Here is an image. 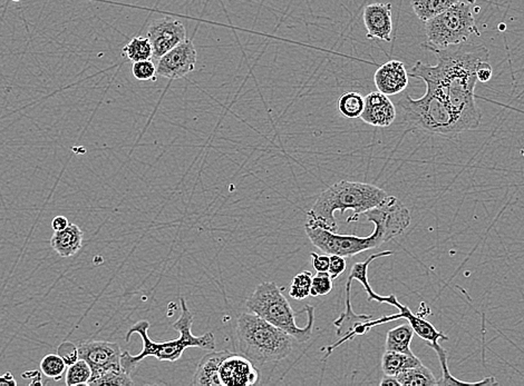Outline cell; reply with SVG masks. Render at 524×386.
I'll list each match as a JSON object with an SVG mask.
<instances>
[{
	"label": "cell",
	"mask_w": 524,
	"mask_h": 386,
	"mask_svg": "<svg viewBox=\"0 0 524 386\" xmlns=\"http://www.w3.org/2000/svg\"><path fill=\"white\" fill-rule=\"evenodd\" d=\"M132 74L134 78L141 82H149L153 80L155 82L157 77V65L149 60H142V62L133 63L132 65Z\"/></svg>",
	"instance_id": "cell-32"
},
{
	"label": "cell",
	"mask_w": 524,
	"mask_h": 386,
	"mask_svg": "<svg viewBox=\"0 0 524 386\" xmlns=\"http://www.w3.org/2000/svg\"><path fill=\"white\" fill-rule=\"evenodd\" d=\"M228 350H212L201 358L193 374L192 385L222 386L219 371L224 358L230 355Z\"/></svg>",
	"instance_id": "cell-17"
},
{
	"label": "cell",
	"mask_w": 524,
	"mask_h": 386,
	"mask_svg": "<svg viewBox=\"0 0 524 386\" xmlns=\"http://www.w3.org/2000/svg\"><path fill=\"white\" fill-rule=\"evenodd\" d=\"M311 282H313V274L310 272H301L297 274L293 279L290 289H289V295L291 299H307L310 295Z\"/></svg>",
	"instance_id": "cell-29"
},
{
	"label": "cell",
	"mask_w": 524,
	"mask_h": 386,
	"mask_svg": "<svg viewBox=\"0 0 524 386\" xmlns=\"http://www.w3.org/2000/svg\"><path fill=\"white\" fill-rule=\"evenodd\" d=\"M78 350L80 358L88 362L92 370V377L88 385L98 380L102 374L123 368L121 363V348L116 343L88 341L80 343Z\"/></svg>",
	"instance_id": "cell-10"
},
{
	"label": "cell",
	"mask_w": 524,
	"mask_h": 386,
	"mask_svg": "<svg viewBox=\"0 0 524 386\" xmlns=\"http://www.w3.org/2000/svg\"><path fill=\"white\" fill-rule=\"evenodd\" d=\"M352 279L347 277L346 282V297H345V310L340 316L334 322L335 328H337L336 334L338 336H347L352 330L355 324L358 322H365L372 320V315L356 314L352 310V302H350V291H352Z\"/></svg>",
	"instance_id": "cell-19"
},
{
	"label": "cell",
	"mask_w": 524,
	"mask_h": 386,
	"mask_svg": "<svg viewBox=\"0 0 524 386\" xmlns=\"http://www.w3.org/2000/svg\"><path fill=\"white\" fill-rule=\"evenodd\" d=\"M147 37L153 47V58L157 60L185 41L187 31L182 21L173 17H163L152 21Z\"/></svg>",
	"instance_id": "cell-12"
},
{
	"label": "cell",
	"mask_w": 524,
	"mask_h": 386,
	"mask_svg": "<svg viewBox=\"0 0 524 386\" xmlns=\"http://www.w3.org/2000/svg\"><path fill=\"white\" fill-rule=\"evenodd\" d=\"M362 19L367 31L368 39L377 38L379 41H392L393 21H392L391 4H370L366 6L362 13Z\"/></svg>",
	"instance_id": "cell-15"
},
{
	"label": "cell",
	"mask_w": 524,
	"mask_h": 386,
	"mask_svg": "<svg viewBox=\"0 0 524 386\" xmlns=\"http://www.w3.org/2000/svg\"><path fill=\"white\" fill-rule=\"evenodd\" d=\"M281 291L273 282H262L246 301L248 311L285 331L297 342H308L314 333L316 309L306 305L295 313Z\"/></svg>",
	"instance_id": "cell-5"
},
{
	"label": "cell",
	"mask_w": 524,
	"mask_h": 386,
	"mask_svg": "<svg viewBox=\"0 0 524 386\" xmlns=\"http://www.w3.org/2000/svg\"><path fill=\"white\" fill-rule=\"evenodd\" d=\"M337 106L340 115L348 119H356L360 118L364 110L365 97H362L357 92H345L338 100Z\"/></svg>",
	"instance_id": "cell-26"
},
{
	"label": "cell",
	"mask_w": 524,
	"mask_h": 386,
	"mask_svg": "<svg viewBox=\"0 0 524 386\" xmlns=\"http://www.w3.org/2000/svg\"><path fill=\"white\" fill-rule=\"evenodd\" d=\"M236 342L241 355L261 366L283 361L293 352V338L253 313H242L236 322Z\"/></svg>",
	"instance_id": "cell-6"
},
{
	"label": "cell",
	"mask_w": 524,
	"mask_h": 386,
	"mask_svg": "<svg viewBox=\"0 0 524 386\" xmlns=\"http://www.w3.org/2000/svg\"><path fill=\"white\" fill-rule=\"evenodd\" d=\"M415 331L411 324L399 325L388 331L386 336L385 350H394L404 354H414L411 348Z\"/></svg>",
	"instance_id": "cell-21"
},
{
	"label": "cell",
	"mask_w": 524,
	"mask_h": 386,
	"mask_svg": "<svg viewBox=\"0 0 524 386\" xmlns=\"http://www.w3.org/2000/svg\"><path fill=\"white\" fill-rule=\"evenodd\" d=\"M421 361L415 354H404L385 350L382 358V371L385 375L396 376L409 368L421 365Z\"/></svg>",
	"instance_id": "cell-20"
},
{
	"label": "cell",
	"mask_w": 524,
	"mask_h": 386,
	"mask_svg": "<svg viewBox=\"0 0 524 386\" xmlns=\"http://www.w3.org/2000/svg\"><path fill=\"white\" fill-rule=\"evenodd\" d=\"M401 386H437L434 374L429 368L421 364L396 375Z\"/></svg>",
	"instance_id": "cell-24"
},
{
	"label": "cell",
	"mask_w": 524,
	"mask_h": 386,
	"mask_svg": "<svg viewBox=\"0 0 524 386\" xmlns=\"http://www.w3.org/2000/svg\"><path fill=\"white\" fill-rule=\"evenodd\" d=\"M197 57L193 41L187 38L157 59V75L167 80L182 78L196 68Z\"/></svg>",
	"instance_id": "cell-11"
},
{
	"label": "cell",
	"mask_w": 524,
	"mask_h": 386,
	"mask_svg": "<svg viewBox=\"0 0 524 386\" xmlns=\"http://www.w3.org/2000/svg\"><path fill=\"white\" fill-rule=\"evenodd\" d=\"M425 48L436 55L437 64L432 66L417 62L412 67L409 75L423 80L426 88L444 100L464 132L476 131L482 119L474 97L478 82L476 67L481 62L488 60V49L468 41L444 48Z\"/></svg>",
	"instance_id": "cell-1"
},
{
	"label": "cell",
	"mask_w": 524,
	"mask_h": 386,
	"mask_svg": "<svg viewBox=\"0 0 524 386\" xmlns=\"http://www.w3.org/2000/svg\"><path fill=\"white\" fill-rule=\"evenodd\" d=\"M92 386L103 385H134V381L131 379V374L124 370V368L112 370L102 374L95 381L90 384Z\"/></svg>",
	"instance_id": "cell-30"
},
{
	"label": "cell",
	"mask_w": 524,
	"mask_h": 386,
	"mask_svg": "<svg viewBox=\"0 0 524 386\" xmlns=\"http://www.w3.org/2000/svg\"><path fill=\"white\" fill-rule=\"evenodd\" d=\"M219 375L222 386H250L257 384L260 379L257 366L241 354L226 356Z\"/></svg>",
	"instance_id": "cell-13"
},
{
	"label": "cell",
	"mask_w": 524,
	"mask_h": 386,
	"mask_svg": "<svg viewBox=\"0 0 524 386\" xmlns=\"http://www.w3.org/2000/svg\"><path fill=\"white\" fill-rule=\"evenodd\" d=\"M68 225H70V222H68V220H67V218H65V216H56V218H54V220H52V228L54 230V232L63 230Z\"/></svg>",
	"instance_id": "cell-37"
},
{
	"label": "cell",
	"mask_w": 524,
	"mask_h": 386,
	"mask_svg": "<svg viewBox=\"0 0 524 386\" xmlns=\"http://www.w3.org/2000/svg\"><path fill=\"white\" fill-rule=\"evenodd\" d=\"M429 346L433 348L436 353L437 358H439V364L442 368V379L441 381H437V386L443 385H490V384H496L494 377H486L482 381L476 382H466L461 381V380L456 379L454 376L451 374L450 370H449V363H447V353L446 350L439 345V342L427 343Z\"/></svg>",
	"instance_id": "cell-22"
},
{
	"label": "cell",
	"mask_w": 524,
	"mask_h": 386,
	"mask_svg": "<svg viewBox=\"0 0 524 386\" xmlns=\"http://www.w3.org/2000/svg\"><path fill=\"white\" fill-rule=\"evenodd\" d=\"M374 259H374V256L370 255V257H367V259H365V261L355 264V265L352 266V271H350L348 277L360 282V284L364 287V289H365L366 293H367L368 302L376 301V302L378 303H386V304L393 305L396 309H399V314L380 317L378 320H373V318H372V320L365 321V322L356 323L354 328H352V330L348 333L347 336H342L338 342L335 343L332 345H329L327 346V348H323V350H326L327 352L323 361H326V358L332 353V350H334L335 348H338V346L342 345V343L352 340L355 336H364V334H366L368 331L372 330V328H375V326L385 324V323L387 322H392V321L407 320V322L411 324L412 328H414V331H415L417 336H419L421 340L426 341L427 343L439 342V340H449V336H445L444 333L437 331L436 328H435L434 326L429 322V321L423 318L421 315L414 314L409 306H405V305L402 304L395 295L380 296V295L376 294L375 291L372 289V286H370V279H368V267H370L372 262H374Z\"/></svg>",
	"instance_id": "cell-7"
},
{
	"label": "cell",
	"mask_w": 524,
	"mask_h": 386,
	"mask_svg": "<svg viewBox=\"0 0 524 386\" xmlns=\"http://www.w3.org/2000/svg\"><path fill=\"white\" fill-rule=\"evenodd\" d=\"M311 259H313V266L317 272H328L329 259L328 255H318L316 253H310Z\"/></svg>",
	"instance_id": "cell-36"
},
{
	"label": "cell",
	"mask_w": 524,
	"mask_h": 386,
	"mask_svg": "<svg viewBox=\"0 0 524 386\" xmlns=\"http://www.w3.org/2000/svg\"><path fill=\"white\" fill-rule=\"evenodd\" d=\"M23 379L35 380V381H33V384H38V385H41V384H39L38 382H36V380L37 381L41 382V374H39V372H37V371L26 372V373L23 374Z\"/></svg>",
	"instance_id": "cell-40"
},
{
	"label": "cell",
	"mask_w": 524,
	"mask_h": 386,
	"mask_svg": "<svg viewBox=\"0 0 524 386\" xmlns=\"http://www.w3.org/2000/svg\"><path fill=\"white\" fill-rule=\"evenodd\" d=\"M388 196L385 191L368 183L340 181L321 193L308 212L309 223L337 233L335 212L352 210L347 222H356L368 210L377 208Z\"/></svg>",
	"instance_id": "cell-4"
},
{
	"label": "cell",
	"mask_w": 524,
	"mask_h": 386,
	"mask_svg": "<svg viewBox=\"0 0 524 386\" xmlns=\"http://www.w3.org/2000/svg\"><path fill=\"white\" fill-rule=\"evenodd\" d=\"M360 119L374 127H389L396 119V108L387 95L380 92H370Z\"/></svg>",
	"instance_id": "cell-14"
},
{
	"label": "cell",
	"mask_w": 524,
	"mask_h": 386,
	"mask_svg": "<svg viewBox=\"0 0 524 386\" xmlns=\"http://www.w3.org/2000/svg\"><path fill=\"white\" fill-rule=\"evenodd\" d=\"M58 355L62 356L67 366L72 365L73 363H75L80 358V356H78V346H75L70 342H64L59 345Z\"/></svg>",
	"instance_id": "cell-33"
},
{
	"label": "cell",
	"mask_w": 524,
	"mask_h": 386,
	"mask_svg": "<svg viewBox=\"0 0 524 386\" xmlns=\"http://www.w3.org/2000/svg\"><path fill=\"white\" fill-rule=\"evenodd\" d=\"M401 107L404 119L409 127L415 131L446 137H454L464 132L444 100L429 88L425 95L419 100H413L409 95L404 96Z\"/></svg>",
	"instance_id": "cell-8"
},
{
	"label": "cell",
	"mask_w": 524,
	"mask_h": 386,
	"mask_svg": "<svg viewBox=\"0 0 524 386\" xmlns=\"http://www.w3.org/2000/svg\"><path fill=\"white\" fill-rule=\"evenodd\" d=\"M181 314L179 320L173 323L172 328L180 333L177 340L167 342H154L149 336L150 323L140 321L130 328L125 341L130 342L131 336L137 333L141 336L143 348L137 355H131L127 350L121 354V363L127 373L131 374L140 362L147 358H155L159 361L175 362L183 355L189 348H198L202 350H214L216 348V338L214 333H204V336H196L192 334L193 315L183 297H180Z\"/></svg>",
	"instance_id": "cell-3"
},
{
	"label": "cell",
	"mask_w": 524,
	"mask_h": 386,
	"mask_svg": "<svg viewBox=\"0 0 524 386\" xmlns=\"http://www.w3.org/2000/svg\"><path fill=\"white\" fill-rule=\"evenodd\" d=\"M123 55L132 63L149 60L153 58V47L147 36L134 37L124 47Z\"/></svg>",
	"instance_id": "cell-25"
},
{
	"label": "cell",
	"mask_w": 524,
	"mask_h": 386,
	"mask_svg": "<svg viewBox=\"0 0 524 386\" xmlns=\"http://www.w3.org/2000/svg\"><path fill=\"white\" fill-rule=\"evenodd\" d=\"M92 377V370L88 362L82 358L67 368L65 383L68 386L88 385Z\"/></svg>",
	"instance_id": "cell-27"
},
{
	"label": "cell",
	"mask_w": 524,
	"mask_h": 386,
	"mask_svg": "<svg viewBox=\"0 0 524 386\" xmlns=\"http://www.w3.org/2000/svg\"><path fill=\"white\" fill-rule=\"evenodd\" d=\"M459 1L460 0H411V5L417 18L425 23Z\"/></svg>",
	"instance_id": "cell-23"
},
{
	"label": "cell",
	"mask_w": 524,
	"mask_h": 386,
	"mask_svg": "<svg viewBox=\"0 0 524 386\" xmlns=\"http://www.w3.org/2000/svg\"><path fill=\"white\" fill-rule=\"evenodd\" d=\"M67 368L68 366L65 363L62 356L58 355V354H48V355L44 356L41 362V373L49 377V379H54L56 381L61 380L63 374L66 372Z\"/></svg>",
	"instance_id": "cell-28"
},
{
	"label": "cell",
	"mask_w": 524,
	"mask_h": 386,
	"mask_svg": "<svg viewBox=\"0 0 524 386\" xmlns=\"http://www.w3.org/2000/svg\"><path fill=\"white\" fill-rule=\"evenodd\" d=\"M368 222L373 223L375 230L370 235H340L320 226L307 222L305 230L313 245L328 255L352 257L364 252L374 250L402 235L411 225L409 208L395 196L388 195L377 208L364 213Z\"/></svg>",
	"instance_id": "cell-2"
},
{
	"label": "cell",
	"mask_w": 524,
	"mask_h": 386,
	"mask_svg": "<svg viewBox=\"0 0 524 386\" xmlns=\"http://www.w3.org/2000/svg\"><path fill=\"white\" fill-rule=\"evenodd\" d=\"M3 385H17V381H16L15 377H14V375L11 372H7V373L4 374V375H0V386Z\"/></svg>",
	"instance_id": "cell-38"
},
{
	"label": "cell",
	"mask_w": 524,
	"mask_h": 386,
	"mask_svg": "<svg viewBox=\"0 0 524 386\" xmlns=\"http://www.w3.org/2000/svg\"><path fill=\"white\" fill-rule=\"evenodd\" d=\"M424 28L429 41L421 45L423 47L444 48L466 43L473 35L480 36L472 8L468 4L461 1L435 16L434 18L425 21Z\"/></svg>",
	"instance_id": "cell-9"
},
{
	"label": "cell",
	"mask_w": 524,
	"mask_h": 386,
	"mask_svg": "<svg viewBox=\"0 0 524 386\" xmlns=\"http://www.w3.org/2000/svg\"><path fill=\"white\" fill-rule=\"evenodd\" d=\"M492 75H493V68H492L491 64L488 60H483L476 67V77H478V82H488V80H491Z\"/></svg>",
	"instance_id": "cell-35"
},
{
	"label": "cell",
	"mask_w": 524,
	"mask_h": 386,
	"mask_svg": "<svg viewBox=\"0 0 524 386\" xmlns=\"http://www.w3.org/2000/svg\"><path fill=\"white\" fill-rule=\"evenodd\" d=\"M374 82L378 92L385 95H397L409 86L407 67L399 60H389L376 70Z\"/></svg>",
	"instance_id": "cell-16"
},
{
	"label": "cell",
	"mask_w": 524,
	"mask_h": 386,
	"mask_svg": "<svg viewBox=\"0 0 524 386\" xmlns=\"http://www.w3.org/2000/svg\"><path fill=\"white\" fill-rule=\"evenodd\" d=\"M84 233L76 224H70L63 230L54 232L51 246L61 257H70L82 248Z\"/></svg>",
	"instance_id": "cell-18"
},
{
	"label": "cell",
	"mask_w": 524,
	"mask_h": 386,
	"mask_svg": "<svg viewBox=\"0 0 524 386\" xmlns=\"http://www.w3.org/2000/svg\"><path fill=\"white\" fill-rule=\"evenodd\" d=\"M329 259L330 262H329L328 273L330 274L332 279H338L346 271V267H347L346 259L340 255H329Z\"/></svg>",
	"instance_id": "cell-34"
},
{
	"label": "cell",
	"mask_w": 524,
	"mask_h": 386,
	"mask_svg": "<svg viewBox=\"0 0 524 386\" xmlns=\"http://www.w3.org/2000/svg\"><path fill=\"white\" fill-rule=\"evenodd\" d=\"M380 386H401V384H399V380H397V377L396 376H392V375H385L384 374V377L382 379V381L379 382Z\"/></svg>",
	"instance_id": "cell-39"
},
{
	"label": "cell",
	"mask_w": 524,
	"mask_h": 386,
	"mask_svg": "<svg viewBox=\"0 0 524 386\" xmlns=\"http://www.w3.org/2000/svg\"><path fill=\"white\" fill-rule=\"evenodd\" d=\"M332 287L334 285L330 274L328 272H317L311 282L310 295L314 297L325 296L332 291Z\"/></svg>",
	"instance_id": "cell-31"
}]
</instances>
